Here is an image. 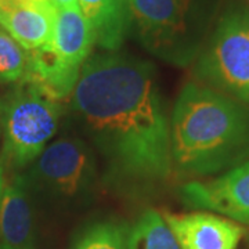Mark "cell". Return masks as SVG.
<instances>
[{
    "instance_id": "cell-15",
    "label": "cell",
    "mask_w": 249,
    "mask_h": 249,
    "mask_svg": "<svg viewBox=\"0 0 249 249\" xmlns=\"http://www.w3.org/2000/svg\"><path fill=\"white\" fill-rule=\"evenodd\" d=\"M72 249H127V232L115 223H97L80 235Z\"/></svg>"
},
{
    "instance_id": "cell-17",
    "label": "cell",
    "mask_w": 249,
    "mask_h": 249,
    "mask_svg": "<svg viewBox=\"0 0 249 249\" xmlns=\"http://www.w3.org/2000/svg\"><path fill=\"white\" fill-rule=\"evenodd\" d=\"M4 184H6V180H4V163H3V160H0V196H1V193H3Z\"/></svg>"
},
{
    "instance_id": "cell-3",
    "label": "cell",
    "mask_w": 249,
    "mask_h": 249,
    "mask_svg": "<svg viewBox=\"0 0 249 249\" xmlns=\"http://www.w3.org/2000/svg\"><path fill=\"white\" fill-rule=\"evenodd\" d=\"M61 114L60 100L35 83H17L0 100L3 160L14 168L32 165L53 139Z\"/></svg>"
},
{
    "instance_id": "cell-12",
    "label": "cell",
    "mask_w": 249,
    "mask_h": 249,
    "mask_svg": "<svg viewBox=\"0 0 249 249\" xmlns=\"http://www.w3.org/2000/svg\"><path fill=\"white\" fill-rule=\"evenodd\" d=\"M78 6L93 31L96 45L116 52L130 31L127 0H78Z\"/></svg>"
},
{
    "instance_id": "cell-1",
    "label": "cell",
    "mask_w": 249,
    "mask_h": 249,
    "mask_svg": "<svg viewBox=\"0 0 249 249\" xmlns=\"http://www.w3.org/2000/svg\"><path fill=\"white\" fill-rule=\"evenodd\" d=\"M70 98L114 181L151 187L172 176L170 119L151 64L116 52L90 55Z\"/></svg>"
},
{
    "instance_id": "cell-7",
    "label": "cell",
    "mask_w": 249,
    "mask_h": 249,
    "mask_svg": "<svg viewBox=\"0 0 249 249\" xmlns=\"http://www.w3.org/2000/svg\"><path fill=\"white\" fill-rule=\"evenodd\" d=\"M181 198L191 208L249 224V158L219 178L188 181L181 188Z\"/></svg>"
},
{
    "instance_id": "cell-2",
    "label": "cell",
    "mask_w": 249,
    "mask_h": 249,
    "mask_svg": "<svg viewBox=\"0 0 249 249\" xmlns=\"http://www.w3.org/2000/svg\"><path fill=\"white\" fill-rule=\"evenodd\" d=\"M173 168L206 176L249 158V109L196 82L181 89L170 116Z\"/></svg>"
},
{
    "instance_id": "cell-9",
    "label": "cell",
    "mask_w": 249,
    "mask_h": 249,
    "mask_svg": "<svg viewBox=\"0 0 249 249\" xmlns=\"http://www.w3.org/2000/svg\"><path fill=\"white\" fill-rule=\"evenodd\" d=\"M55 1L0 0V28L27 52L52 42L57 13Z\"/></svg>"
},
{
    "instance_id": "cell-8",
    "label": "cell",
    "mask_w": 249,
    "mask_h": 249,
    "mask_svg": "<svg viewBox=\"0 0 249 249\" xmlns=\"http://www.w3.org/2000/svg\"><path fill=\"white\" fill-rule=\"evenodd\" d=\"M160 214L181 249H237L245 234L237 222L209 212Z\"/></svg>"
},
{
    "instance_id": "cell-13",
    "label": "cell",
    "mask_w": 249,
    "mask_h": 249,
    "mask_svg": "<svg viewBox=\"0 0 249 249\" xmlns=\"http://www.w3.org/2000/svg\"><path fill=\"white\" fill-rule=\"evenodd\" d=\"M127 249H181L162 214L148 209L127 231Z\"/></svg>"
},
{
    "instance_id": "cell-6",
    "label": "cell",
    "mask_w": 249,
    "mask_h": 249,
    "mask_svg": "<svg viewBox=\"0 0 249 249\" xmlns=\"http://www.w3.org/2000/svg\"><path fill=\"white\" fill-rule=\"evenodd\" d=\"M25 181L60 199L85 198L98 187L96 154L78 137L58 139L36 158Z\"/></svg>"
},
{
    "instance_id": "cell-11",
    "label": "cell",
    "mask_w": 249,
    "mask_h": 249,
    "mask_svg": "<svg viewBox=\"0 0 249 249\" xmlns=\"http://www.w3.org/2000/svg\"><path fill=\"white\" fill-rule=\"evenodd\" d=\"M27 181L14 176L4 184L0 196V244L11 249H32V212Z\"/></svg>"
},
{
    "instance_id": "cell-16",
    "label": "cell",
    "mask_w": 249,
    "mask_h": 249,
    "mask_svg": "<svg viewBox=\"0 0 249 249\" xmlns=\"http://www.w3.org/2000/svg\"><path fill=\"white\" fill-rule=\"evenodd\" d=\"M58 7H67V9H79L78 0H54Z\"/></svg>"
},
{
    "instance_id": "cell-14",
    "label": "cell",
    "mask_w": 249,
    "mask_h": 249,
    "mask_svg": "<svg viewBox=\"0 0 249 249\" xmlns=\"http://www.w3.org/2000/svg\"><path fill=\"white\" fill-rule=\"evenodd\" d=\"M29 52L0 28V83H19L28 71Z\"/></svg>"
},
{
    "instance_id": "cell-18",
    "label": "cell",
    "mask_w": 249,
    "mask_h": 249,
    "mask_svg": "<svg viewBox=\"0 0 249 249\" xmlns=\"http://www.w3.org/2000/svg\"><path fill=\"white\" fill-rule=\"evenodd\" d=\"M0 249H11V248H9V247H6V245H1V244H0Z\"/></svg>"
},
{
    "instance_id": "cell-4",
    "label": "cell",
    "mask_w": 249,
    "mask_h": 249,
    "mask_svg": "<svg viewBox=\"0 0 249 249\" xmlns=\"http://www.w3.org/2000/svg\"><path fill=\"white\" fill-rule=\"evenodd\" d=\"M130 29L148 52L186 65L199 49L196 0H127Z\"/></svg>"
},
{
    "instance_id": "cell-10",
    "label": "cell",
    "mask_w": 249,
    "mask_h": 249,
    "mask_svg": "<svg viewBox=\"0 0 249 249\" xmlns=\"http://www.w3.org/2000/svg\"><path fill=\"white\" fill-rule=\"evenodd\" d=\"M94 45L93 31L80 9L57 7L53 37L47 45L55 60L72 71L80 72Z\"/></svg>"
},
{
    "instance_id": "cell-19",
    "label": "cell",
    "mask_w": 249,
    "mask_h": 249,
    "mask_svg": "<svg viewBox=\"0 0 249 249\" xmlns=\"http://www.w3.org/2000/svg\"><path fill=\"white\" fill-rule=\"evenodd\" d=\"M34 1H54V0H34Z\"/></svg>"
},
{
    "instance_id": "cell-20",
    "label": "cell",
    "mask_w": 249,
    "mask_h": 249,
    "mask_svg": "<svg viewBox=\"0 0 249 249\" xmlns=\"http://www.w3.org/2000/svg\"><path fill=\"white\" fill-rule=\"evenodd\" d=\"M0 136H1V132H0Z\"/></svg>"
},
{
    "instance_id": "cell-5",
    "label": "cell",
    "mask_w": 249,
    "mask_h": 249,
    "mask_svg": "<svg viewBox=\"0 0 249 249\" xmlns=\"http://www.w3.org/2000/svg\"><path fill=\"white\" fill-rule=\"evenodd\" d=\"M206 86L249 106V10L232 6L219 19L196 64Z\"/></svg>"
}]
</instances>
